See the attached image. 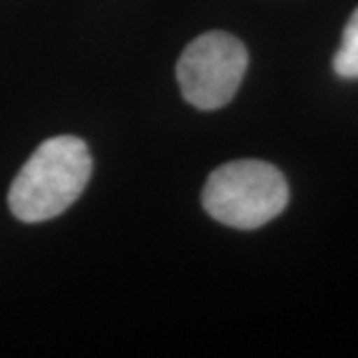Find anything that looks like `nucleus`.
I'll list each match as a JSON object with an SVG mask.
<instances>
[{
    "mask_svg": "<svg viewBox=\"0 0 358 358\" xmlns=\"http://www.w3.org/2000/svg\"><path fill=\"white\" fill-rule=\"evenodd\" d=\"M90 176L92 155L84 141L74 136L50 138L14 178L8 207L24 223L58 217L82 195Z\"/></svg>",
    "mask_w": 358,
    "mask_h": 358,
    "instance_id": "nucleus-1",
    "label": "nucleus"
},
{
    "mask_svg": "<svg viewBox=\"0 0 358 358\" xmlns=\"http://www.w3.org/2000/svg\"><path fill=\"white\" fill-rule=\"evenodd\" d=\"M201 201L219 223L257 229L281 215L289 203V185L281 171L267 162L237 159L209 176Z\"/></svg>",
    "mask_w": 358,
    "mask_h": 358,
    "instance_id": "nucleus-2",
    "label": "nucleus"
},
{
    "mask_svg": "<svg viewBox=\"0 0 358 358\" xmlns=\"http://www.w3.org/2000/svg\"><path fill=\"white\" fill-rule=\"evenodd\" d=\"M249 64L245 46L227 32H205L183 50L178 84L187 102L199 110H219L233 100Z\"/></svg>",
    "mask_w": 358,
    "mask_h": 358,
    "instance_id": "nucleus-3",
    "label": "nucleus"
},
{
    "mask_svg": "<svg viewBox=\"0 0 358 358\" xmlns=\"http://www.w3.org/2000/svg\"><path fill=\"white\" fill-rule=\"evenodd\" d=\"M333 68L336 76L358 80V8L346 22L341 48L333 58Z\"/></svg>",
    "mask_w": 358,
    "mask_h": 358,
    "instance_id": "nucleus-4",
    "label": "nucleus"
}]
</instances>
